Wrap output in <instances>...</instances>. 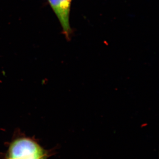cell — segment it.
Here are the masks:
<instances>
[{"mask_svg": "<svg viewBox=\"0 0 159 159\" xmlns=\"http://www.w3.org/2000/svg\"><path fill=\"white\" fill-rule=\"evenodd\" d=\"M55 152L54 149L44 148L35 138L27 136L17 129L6 151L0 154V159H48Z\"/></svg>", "mask_w": 159, "mask_h": 159, "instance_id": "obj_1", "label": "cell"}, {"mask_svg": "<svg viewBox=\"0 0 159 159\" xmlns=\"http://www.w3.org/2000/svg\"><path fill=\"white\" fill-rule=\"evenodd\" d=\"M62 28L67 40H70L72 30L70 24L71 0H48Z\"/></svg>", "mask_w": 159, "mask_h": 159, "instance_id": "obj_2", "label": "cell"}]
</instances>
